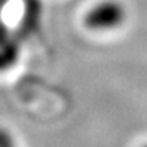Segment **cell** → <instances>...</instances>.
Instances as JSON below:
<instances>
[{"label":"cell","mask_w":147,"mask_h":147,"mask_svg":"<svg viewBox=\"0 0 147 147\" xmlns=\"http://www.w3.org/2000/svg\"><path fill=\"white\" fill-rule=\"evenodd\" d=\"M143 147H147V144H144V146H143Z\"/></svg>","instance_id":"obj_3"},{"label":"cell","mask_w":147,"mask_h":147,"mask_svg":"<svg viewBox=\"0 0 147 147\" xmlns=\"http://www.w3.org/2000/svg\"><path fill=\"white\" fill-rule=\"evenodd\" d=\"M0 147H19L14 134L3 126H0Z\"/></svg>","instance_id":"obj_2"},{"label":"cell","mask_w":147,"mask_h":147,"mask_svg":"<svg viewBox=\"0 0 147 147\" xmlns=\"http://www.w3.org/2000/svg\"><path fill=\"white\" fill-rule=\"evenodd\" d=\"M127 22V7L121 0H97L84 13V26L94 33L119 30Z\"/></svg>","instance_id":"obj_1"}]
</instances>
